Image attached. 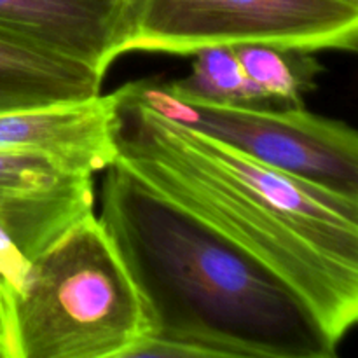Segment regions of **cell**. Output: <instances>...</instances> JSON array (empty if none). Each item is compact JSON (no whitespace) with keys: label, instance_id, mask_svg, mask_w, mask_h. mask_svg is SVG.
Here are the masks:
<instances>
[{"label":"cell","instance_id":"cell-1","mask_svg":"<svg viewBox=\"0 0 358 358\" xmlns=\"http://www.w3.org/2000/svg\"><path fill=\"white\" fill-rule=\"evenodd\" d=\"M117 94V159L275 273L339 346L358 320V199L268 166Z\"/></svg>","mask_w":358,"mask_h":358},{"label":"cell","instance_id":"cell-2","mask_svg":"<svg viewBox=\"0 0 358 358\" xmlns=\"http://www.w3.org/2000/svg\"><path fill=\"white\" fill-rule=\"evenodd\" d=\"M100 220L138 292L147 338L126 358H334L311 308L283 280L115 159Z\"/></svg>","mask_w":358,"mask_h":358},{"label":"cell","instance_id":"cell-3","mask_svg":"<svg viewBox=\"0 0 358 358\" xmlns=\"http://www.w3.org/2000/svg\"><path fill=\"white\" fill-rule=\"evenodd\" d=\"M147 332L128 269L90 213L31 261L14 301L9 358H126Z\"/></svg>","mask_w":358,"mask_h":358},{"label":"cell","instance_id":"cell-4","mask_svg":"<svg viewBox=\"0 0 358 358\" xmlns=\"http://www.w3.org/2000/svg\"><path fill=\"white\" fill-rule=\"evenodd\" d=\"M355 51L358 3L348 0H135L126 52L192 56L217 45Z\"/></svg>","mask_w":358,"mask_h":358},{"label":"cell","instance_id":"cell-5","mask_svg":"<svg viewBox=\"0 0 358 358\" xmlns=\"http://www.w3.org/2000/svg\"><path fill=\"white\" fill-rule=\"evenodd\" d=\"M164 117L212 136L268 166L358 199V135L352 126L308 112L212 103L180 96L163 83L126 84Z\"/></svg>","mask_w":358,"mask_h":358},{"label":"cell","instance_id":"cell-6","mask_svg":"<svg viewBox=\"0 0 358 358\" xmlns=\"http://www.w3.org/2000/svg\"><path fill=\"white\" fill-rule=\"evenodd\" d=\"M90 213H94L93 175L0 194V358H9L14 301L31 261Z\"/></svg>","mask_w":358,"mask_h":358},{"label":"cell","instance_id":"cell-7","mask_svg":"<svg viewBox=\"0 0 358 358\" xmlns=\"http://www.w3.org/2000/svg\"><path fill=\"white\" fill-rule=\"evenodd\" d=\"M117 94L0 112V150L41 154L72 173L94 175L117 159Z\"/></svg>","mask_w":358,"mask_h":358},{"label":"cell","instance_id":"cell-8","mask_svg":"<svg viewBox=\"0 0 358 358\" xmlns=\"http://www.w3.org/2000/svg\"><path fill=\"white\" fill-rule=\"evenodd\" d=\"M129 7L117 0H0V30L107 73L121 56Z\"/></svg>","mask_w":358,"mask_h":358},{"label":"cell","instance_id":"cell-9","mask_svg":"<svg viewBox=\"0 0 358 358\" xmlns=\"http://www.w3.org/2000/svg\"><path fill=\"white\" fill-rule=\"evenodd\" d=\"M103 77L87 63L0 30V112L94 98Z\"/></svg>","mask_w":358,"mask_h":358},{"label":"cell","instance_id":"cell-10","mask_svg":"<svg viewBox=\"0 0 358 358\" xmlns=\"http://www.w3.org/2000/svg\"><path fill=\"white\" fill-rule=\"evenodd\" d=\"M247 79L264 101L276 100L303 107V98L315 90L322 66L313 52L264 44L233 45Z\"/></svg>","mask_w":358,"mask_h":358},{"label":"cell","instance_id":"cell-11","mask_svg":"<svg viewBox=\"0 0 358 358\" xmlns=\"http://www.w3.org/2000/svg\"><path fill=\"white\" fill-rule=\"evenodd\" d=\"M192 56V72L184 79L166 83L175 94L212 103L248 107L264 103V98L245 76L233 45L201 49Z\"/></svg>","mask_w":358,"mask_h":358},{"label":"cell","instance_id":"cell-12","mask_svg":"<svg viewBox=\"0 0 358 358\" xmlns=\"http://www.w3.org/2000/svg\"><path fill=\"white\" fill-rule=\"evenodd\" d=\"M83 173H72L58 161L41 154L0 150V194L55 187Z\"/></svg>","mask_w":358,"mask_h":358},{"label":"cell","instance_id":"cell-13","mask_svg":"<svg viewBox=\"0 0 358 358\" xmlns=\"http://www.w3.org/2000/svg\"><path fill=\"white\" fill-rule=\"evenodd\" d=\"M117 2H122V3H126L128 7H131V3L135 2V0H117Z\"/></svg>","mask_w":358,"mask_h":358},{"label":"cell","instance_id":"cell-14","mask_svg":"<svg viewBox=\"0 0 358 358\" xmlns=\"http://www.w3.org/2000/svg\"><path fill=\"white\" fill-rule=\"evenodd\" d=\"M348 2H352V3H358V0H348Z\"/></svg>","mask_w":358,"mask_h":358}]
</instances>
